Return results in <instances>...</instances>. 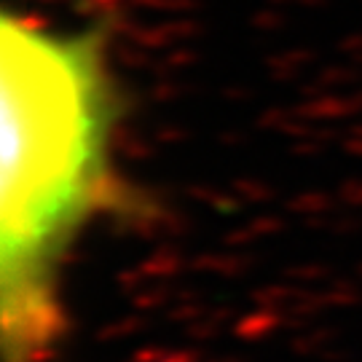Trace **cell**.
Masks as SVG:
<instances>
[{
  "mask_svg": "<svg viewBox=\"0 0 362 362\" xmlns=\"http://www.w3.org/2000/svg\"><path fill=\"white\" fill-rule=\"evenodd\" d=\"M107 27L0 19V341L6 362H46L65 336L62 266L81 233L145 202L118 175L121 97Z\"/></svg>",
  "mask_w": 362,
  "mask_h": 362,
  "instance_id": "obj_1",
  "label": "cell"
}]
</instances>
